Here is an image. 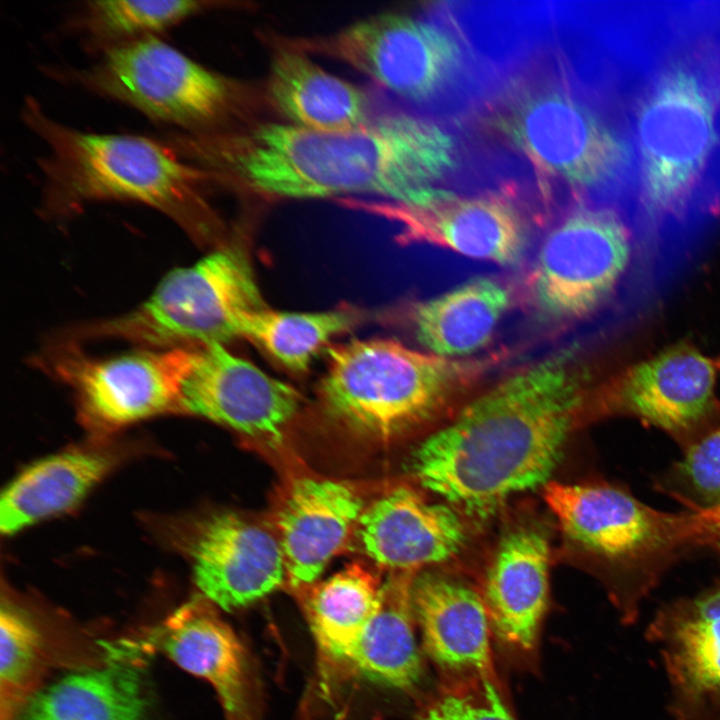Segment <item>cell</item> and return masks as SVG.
Returning a JSON list of instances; mask_svg holds the SVG:
<instances>
[{"instance_id": "cell-11", "label": "cell", "mask_w": 720, "mask_h": 720, "mask_svg": "<svg viewBox=\"0 0 720 720\" xmlns=\"http://www.w3.org/2000/svg\"><path fill=\"white\" fill-rule=\"evenodd\" d=\"M511 96L494 113L492 125L538 170L592 187L623 166V144L568 91L541 85Z\"/></svg>"}, {"instance_id": "cell-2", "label": "cell", "mask_w": 720, "mask_h": 720, "mask_svg": "<svg viewBox=\"0 0 720 720\" xmlns=\"http://www.w3.org/2000/svg\"><path fill=\"white\" fill-rule=\"evenodd\" d=\"M587 374L574 353L504 378L427 437L411 457L418 481L470 515L545 486L587 404Z\"/></svg>"}, {"instance_id": "cell-34", "label": "cell", "mask_w": 720, "mask_h": 720, "mask_svg": "<svg viewBox=\"0 0 720 720\" xmlns=\"http://www.w3.org/2000/svg\"><path fill=\"white\" fill-rule=\"evenodd\" d=\"M674 720H720V709L708 710L693 716L676 718Z\"/></svg>"}, {"instance_id": "cell-13", "label": "cell", "mask_w": 720, "mask_h": 720, "mask_svg": "<svg viewBox=\"0 0 720 720\" xmlns=\"http://www.w3.org/2000/svg\"><path fill=\"white\" fill-rule=\"evenodd\" d=\"M715 379L712 361L677 344L611 377L588 401L596 414L637 418L688 446L720 413Z\"/></svg>"}, {"instance_id": "cell-31", "label": "cell", "mask_w": 720, "mask_h": 720, "mask_svg": "<svg viewBox=\"0 0 720 720\" xmlns=\"http://www.w3.org/2000/svg\"><path fill=\"white\" fill-rule=\"evenodd\" d=\"M40 632L11 606L0 612V718L13 720L32 696L42 662Z\"/></svg>"}, {"instance_id": "cell-28", "label": "cell", "mask_w": 720, "mask_h": 720, "mask_svg": "<svg viewBox=\"0 0 720 720\" xmlns=\"http://www.w3.org/2000/svg\"><path fill=\"white\" fill-rule=\"evenodd\" d=\"M381 585L372 573L353 564L310 588L305 613L323 653L347 662L379 607Z\"/></svg>"}, {"instance_id": "cell-33", "label": "cell", "mask_w": 720, "mask_h": 720, "mask_svg": "<svg viewBox=\"0 0 720 720\" xmlns=\"http://www.w3.org/2000/svg\"><path fill=\"white\" fill-rule=\"evenodd\" d=\"M419 720H514L495 686L482 675L448 676L418 712Z\"/></svg>"}, {"instance_id": "cell-3", "label": "cell", "mask_w": 720, "mask_h": 720, "mask_svg": "<svg viewBox=\"0 0 720 720\" xmlns=\"http://www.w3.org/2000/svg\"><path fill=\"white\" fill-rule=\"evenodd\" d=\"M22 120L47 147L39 167L50 215L71 216L92 202L129 201L156 209L193 239L212 234L215 219L202 194L205 173L164 141L82 131L51 118L31 97Z\"/></svg>"}, {"instance_id": "cell-19", "label": "cell", "mask_w": 720, "mask_h": 720, "mask_svg": "<svg viewBox=\"0 0 720 720\" xmlns=\"http://www.w3.org/2000/svg\"><path fill=\"white\" fill-rule=\"evenodd\" d=\"M365 553L390 571H412L447 561L466 542L459 515L398 487L364 509L357 524Z\"/></svg>"}, {"instance_id": "cell-20", "label": "cell", "mask_w": 720, "mask_h": 720, "mask_svg": "<svg viewBox=\"0 0 720 720\" xmlns=\"http://www.w3.org/2000/svg\"><path fill=\"white\" fill-rule=\"evenodd\" d=\"M412 606L424 650L447 676L495 680L492 628L480 593L452 578L423 572L413 581Z\"/></svg>"}, {"instance_id": "cell-17", "label": "cell", "mask_w": 720, "mask_h": 720, "mask_svg": "<svg viewBox=\"0 0 720 720\" xmlns=\"http://www.w3.org/2000/svg\"><path fill=\"white\" fill-rule=\"evenodd\" d=\"M191 554L198 588L227 611L266 596L286 576L279 540L234 513H217L206 519Z\"/></svg>"}, {"instance_id": "cell-35", "label": "cell", "mask_w": 720, "mask_h": 720, "mask_svg": "<svg viewBox=\"0 0 720 720\" xmlns=\"http://www.w3.org/2000/svg\"><path fill=\"white\" fill-rule=\"evenodd\" d=\"M706 512L710 516L713 525L720 535V506Z\"/></svg>"}, {"instance_id": "cell-10", "label": "cell", "mask_w": 720, "mask_h": 720, "mask_svg": "<svg viewBox=\"0 0 720 720\" xmlns=\"http://www.w3.org/2000/svg\"><path fill=\"white\" fill-rule=\"evenodd\" d=\"M195 347L142 348L110 358L85 354L70 340L47 352L44 367L69 385L89 428L112 431L181 411V388Z\"/></svg>"}, {"instance_id": "cell-9", "label": "cell", "mask_w": 720, "mask_h": 720, "mask_svg": "<svg viewBox=\"0 0 720 720\" xmlns=\"http://www.w3.org/2000/svg\"><path fill=\"white\" fill-rule=\"evenodd\" d=\"M637 139L642 203L656 244V229L684 212L716 140L711 103L693 74L675 68L658 79L641 106Z\"/></svg>"}, {"instance_id": "cell-12", "label": "cell", "mask_w": 720, "mask_h": 720, "mask_svg": "<svg viewBox=\"0 0 720 720\" xmlns=\"http://www.w3.org/2000/svg\"><path fill=\"white\" fill-rule=\"evenodd\" d=\"M290 47L336 58L412 100L438 92L461 62L460 47L449 33L396 13L360 21L327 37L295 41Z\"/></svg>"}, {"instance_id": "cell-30", "label": "cell", "mask_w": 720, "mask_h": 720, "mask_svg": "<svg viewBox=\"0 0 720 720\" xmlns=\"http://www.w3.org/2000/svg\"><path fill=\"white\" fill-rule=\"evenodd\" d=\"M357 320L347 310L285 312L266 307L245 318L241 337L255 343L285 368L304 372L325 344L349 330Z\"/></svg>"}, {"instance_id": "cell-32", "label": "cell", "mask_w": 720, "mask_h": 720, "mask_svg": "<svg viewBox=\"0 0 720 720\" xmlns=\"http://www.w3.org/2000/svg\"><path fill=\"white\" fill-rule=\"evenodd\" d=\"M658 487L692 512L720 506V423L686 446Z\"/></svg>"}, {"instance_id": "cell-6", "label": "cell", "mask_w": 720, "mask_h": 720, "mask_svg": "<svg viewBox=\"0 0 720 720\" xmlns=\"http://www.w3.org/2000/svg\"><path fill=\"white\" fill-rule=\"evenodd\" d=\"M544 500L568 538L614 572L613 598L624 624L636 621L642 601L683 553L720 549L705 512L660 511L616 486L548 482Z\"/></svg>"}, {"instance_id": "cell-22", "label": "cell", "mask_w": 720, "mask_h": 720, "mask_svg": "<svg viewBox=\"0 0 720 720\" xmlns=\"http://www.w3.org/2000/svg\"><path fill=\"white\" fill-rule=\"evenodd\" d=\"M549 545L533 527H519L500 541L483 592L491 628L505 643L534 648L548 599Z\"/></svg>"}, {"instance_id": "cell-15", "label": "cell", "mask_w": 720, "mask_h": 720, "mask_svg": "<svg viewBox=\"0 0 720 720\" xmlns=\"http://www.w3.org/2000/svg\"><path fill=\"white\" fill-rule=\"evenodd\" d=\"M290 385L230 353L223 344L195 347L181 388V411L264 440L279 441L300 406Z\"/></svg>"}, {"instance_id": "cell-8", "label": "cell", "mask_w": 720, "mask_h": 720, "mask_svg": "<svg viewBox=\"0 0 720 720\" xmlns=\"http://www.w3.org/2000/svg\"><path fill=\"white\" fill-rule=\"evenodd\" d=\"M69 79L187 134L224 130L241 104L239 85L182 53L160 37L108 48Z\"/></svg>"}, {"instance_id": "cell-24", "label": "cell", "mask_w": 720, "mask_h": 720, "mask_svg": "<svg viewBox=\"0 0 720 720\" xmlns=\"http://www.w3.org/2000/svg\"><path fill=\"white\" fill-rule=\"evenodd\" d=\"M513 301V290L495 277H477L417 302L410 322L417 341L432 354L457 359L482 349Z\"/></svg>"}, {"instance_id": "cell-29", "label": "cell", "mask_w": 720, "mask_h": 720, "mask_svg": "<svg viewBox=\"0 0 720 720\" xmlns=\"http://www.w3.org/2000/svg\"><path fill=\"white\" fill-rule=\"evenodd\" d=\"M217 5L195 0L88 1L73 17L71 25L89 48L101 53L123 43L160 37L162 32Z\"/></svg>"}, {"instance_id": "cell-25", "label": "cell", "mask_w": 720, "mask_h": 720, "mask_svg": "<svg viewBox=\"0 0 720 720\" xmlns=\"http://www.w3.org/2000/svg\"><path fill=\"white\" fill-rule=\"evenodd\" d=\"M268 89L273 103L294 125L347 131L370 123L361 90L292 47L280 49L273 57Z\"/></svg>"}, {"instance_id": "cell-14", "label": "cell", "mask_w": 720, "mask_h": 720, "mask_svg": "<svg viewBox=\"0 0 720 720\" xmlns=\"http://www.w3.org/2000/svg\"><path fill=\"white\" fill-rule=\"evenodd\" d=\"M350 205L396 223L403 244H430L508 267L520 264L529 247L525 218L497 195L461 197L438 188L423 204L386 200Z\"/></svg>"}, {"instance_id": "cell-18", "label": "cell", "mask_w": 720, "mask_h": 720, "mask_svg": "<svg viewBox=\"0 0 720 720\" xmlns=\"http://www.w3.org/2000/svg\"><path fill=\"white\" fill-rule=\"evenodd\" d=\"M146 647L211 684L226 720H256V686L241 641L200 600H192L155 627Z\"/></svg>"}, {"instance_id": "cell-21", "label": "cell", "mask_w": 720, "mask_h": 720, "mask_svg": "<svg viewBox=\"0 0 720 720\" xmlns=\"http://www.w3.org/2000/svg\"><path fill=\"white\" fill-rule=\"evenodd\" d=\"M363 504L344 483L328 479H297L277 519L286 576L303 590L324 571L357 526Z\"/></svg>"}, {"instance_id": "cell-1", "label": "cell", "mask_w": 720, "mask_h": 720, "mask_svg": "<svg viewBox=\"0 0 720 720\" xmlns=\"http://www.w3.org/2000/svg\"><path fill=\"white\" fill-rule=\"evenodd\" d=\"M171 144L210 182L285 198L372 193L422 204L456 160L455 143L444 129L404 114L347 131L265 123L240 131L177 133Z\"/></svg>"}, {"instance_id": "cell-4", "label": "cell", "mask_w": 720, "mask_h": 720, "mask_svg": "<svg viewBox=\"0 0 720 720\" xmlns=\"http://www.w3.org/2000/svg\"><path fill=\"white\" fill-rule=\"evenodd\" d=\"M674 278L651 240L615 210L580 207L545 234L519 290L545 323L575 324L609 311L633 322Z\"/></svg>"}, {"instance_id": "cell-23", "label": "cell", "mask_w": 720, "mask_h": 720, "mask_svg": "<svg viewBox=\"0 0 720 720\" xmlns=\"http://www.w3.org/2000/svg\"><path fill=\"white\" fill-rule=\"evenodd\" d=\"M135 652L112 648L105 666L62 677L33 694L18 720H141L146 695Z\"/></svg>"}, {"instance_id": "cell-5", "label": "cell", "mask_w": 720, "mask_h": 720, "mask_svg": "<svg viewBox=\"0 0 720 720\" xmlns=\"http://www.w3.org/2000/svg\"><path fill=\"white\" fill-rule=\"evenodd\" d=\"M499 360L445 358L391 339L351 340L328 351L320 403L354 434L391 440L432 419Z\"/></svg>"}, {"instance_id": "cell-27", "label": "cell", "mask_w": 720, "mask_h": 720, "mask_svg": "<svg viewBox=\"0 0 720 720\" xmlns=\"http://www.w3.org/2000/svg\"><path fill=\"white\" fill-rule=\"evenodd\" d=\"M112 454L73 450L34 463L4 490L1 532L11 535L77 505L114 465Z\"/></svg>"}, {"instance_id": "cell-26", "label": "cell", "mask_w": 720, "mask_h": 720, "mask_svg": "<svg viewBox=\"0 0 720 720\" xmlns=\"http://www.w3.org/2000/svg\"><path fill=\"white\" fill-rule=\"evenodd\" d=\"M416 574L390 571L381 585L379 607L347 660L369 680L400 690L415 688L423 674L412 606Z\"/></svg>"}, {"instance_id": "cell-16", "label": "cell", "mask_w": 720, "mask_h": 720, "mask_svg": "<svg viewBox=\"0 0 720 720\" xmlns=\"http://www.w3.org/2000/svg\"><path fill=\"white\" fill-rule=\"evenodd\" d=\"M645 634L662 659L672 717L720 709V583L665 604Z\"/></svg>"}, {"instance_id": "cell-7", "label": "cell", "mask_w": 720, "mask_h": 720, "mask_svg": "<svg viewBox=\"0 0 720 720\" xmlns=\"http://www.w3.org/2000/svg\"><path fill=\"white\" fill-rule=\"evenodd\" d=\"M266 307L247 255L223 246L167 273L135 309L77 328L73 336L153 349L223 344L241 337L245 318Z\"/></svg>"}]
</instances>
